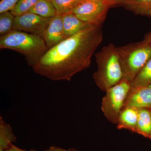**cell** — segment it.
Listing matches in <instances>:
<instances>
[{"label": "cell", "mask_w": 151, "mask_h": 151, "mask_svg": "<svg viewBox=\"0 0 151 151\" xmlns=\"http://www.w3.org/2000/svg\"><path fill=\"white\" fill-rule=\"evenodd\" d=\"M103 37L101 26H89L49 49L33 70L52 81H70L90 66Z\"/></svg>", "instance_id": "1"}, {"label": "cell", "mask_w": 151, "mask_h": 151, "mask_svg": "<svg viewBox=\"0 0 151 151\" xmlns=\"http://www.w3.org/2000/svg\"><path fill=\"white\" fill-rule=\"evenodd\" d=\"M97 69L93 74L97 87L103 92L122 81L123 72L117 47L109 44L95 54Z\"/></svg>", "instance_id": "2"}, {"label": "cell", "mask_w": 151, "mask_h": 151, "mask_svg": "<svg viewBox=\"0 0 151 151\" xmlns=\"http://www.w3.org/2000/svg\"><path fill=\"white\" fill-rule=\"evenodd\" d=\"M0 48L12 50L23 55L32 67L49 49L42 37L17 30L1 37Z\"/></svg>", "instance_id": "3"}, {"label": "cell", "mask_w": 151, "mask_h": 151, "mask_svg": "<svg viewBox=\"0 0 151 151\" xmlns=\"http://www.w3.org/2000/svg\"><path fill=\"white\" fill-rule=\"evenodd\" d=\"M123 79L132 82L151 58V45L145 40L117 47Z\"/></svg>", "instance_id": "4"}, {"label": "cell", "mask_w": 151, "mask_h": 151, "mask_svg": "<svg viewBox=\"0 0 151 151\" xmlns=\"http://www.w3.org/2000/svg\"><path fill=\"white\" fill-rule=\"evenodd\" d=\"M131 87V82L123 79L105 92L101 110L106 119L112 124L116 125L118 123Z\"/></svg>", "instance_id": "5"}, {"label": "cell", "mask_w": 151, "mask_h": 151, "mask_svg": "<svg viewBox=\"0 0 151 151\" xmlns=\"http://www.w3.org/2000/svg\"><path fill=\"white\" fill-rule=\"evenodd\" d=\"M113 6L108 0H84L71 12L90 25L101 26L109 9Z\"/></svg>", "instance_id": "6"}, {"label": "cell", "mask_w": 151, "mask_h": 151, "mask_svg": "<svg viewBox=\"0 0 151 151\" xmlns=\"http://www.w3.org/2000/svg\"><path fill=\"white\" fill-rule=\"evenodd\" d=\"M52 18L43 17L27 12L15 17L13 30L20 31L42 37Z\"/></svg>", "instance_id": "7"}, {"label": "cell", "mask_w": 151, "mask_h": 151, "mask_svg": "<svg viewBox=\"0 0 151 151\" xmlns=\"http://www.w3.org/2000/svg\"><path fill=\"white\" fill-rule=\"evenodd\" d=\"M127 107L151 110V84L131 88L124 108Z\"/></svg>", "instance_id": "8"}, {"label": "cell", "mask_w": 151, "mask_h": 151, "mask_svg": "<svg viewBox=\"0 0 151 151\" xmlns=\"http://www.w3.org/2000/svg\"><path fill=\"white\" fill-rule=\"evenodd\" d=\"M48 49L64 40L62 14H57L52 18L48 27L42 36Z\"/></svg>", "instance_id": "9"}, {"label": "cell", "mask_w": 151, "mask_h": 151, "mask_svg": "<svg viewBox=\"0 0 151 151\" xmlns=\"http://www.w3.org/2000/svg\"><path fill=\"white\" fill-rule=\"evenodd\" d=\"M139 109L132 107L124 108L119 116L117 125L119 129H126L136 133Z\"/></svg>", "instance_id": "10"}, {"label": "cell", "mask_w": 151, "mask_h": 151, "mask_svg": "<svg viewBox=\"0 0 151 151\" xmlns=\"http://www.w3.org/2000/svg\"><path fill=\"white\" fill-rule=\"evenodd\" d=\"M63 31L66 38L75 35L90 25L81 20L72 12L62 14Z\"/></svg>", "instance_id": "11"}, {"label": "cell", "mask_w": 151, "mask_h": 151, "mask_svg": "<svg viewBox=\"0 0 151 151\" xmlns=\"http://www.w3.org/2000/svg\"><path fill=\"white\" fill-rule=\"evenodd\" d=\"M121 6L135 14L151 18V0H127Z\"/></svg>", "instance_id": "12"}, {"label": "cell", "mask_w": 151, "mask_h": 151, "mask_svg": "<svg viewBox=\"0 0 151 151\" xmlns=\"http://www.w3.org/2000/svg\"><path fill=\"white\" fill-rule=\"evenodd\" d=\"M136 133L151 139V110L139 109Z\"/></svg>", "instance_id": "13"}, {"label": "cell", "mask_w": 151, "mask_h": 151, "mask_svg": "<svg viewBox=\"0 0 151 151\" xmlns=\"http://www.w3.org/2000/svg\"><path fill=\"white\" fill-rule=\"evenodd\" d=\"M28 12L32 13L45 18H52L56 11L51 0H39Z\"/></svg>", "instance_id": "14"}, {"label": "cell", "mask_w": 151, "mask_h": 151, "mask_svg": "<svg viewBox=\"0 0 151 151\" xmlns=\"http://www.w3.org/2000/svg\"><path fill=\"white\" fill-rule=\"evenodd\" d=\"M17 138L14 134L9 125L4 122L0 118V150H6L13 143L16 141Z\"/></svg>", "instance_id": "15"}, {"label": "cell", "mask_w": 151, "mask_h": 151, "mask_svg": "<svg viewBox=\"0 0 151 151\" xmlns=\"http://www.w3.org/2000/svg\"><path fill=\"white\" fill-rule=\"evenodd\" d=\"M151 84V58L146 63L134 80L131 82V88Z\"/></svg>", "instance_id": "16"}, {"label": "cell", "mask_w": 151, "mask_h": 151, "mask_svg": "<svg viewBox=\"0 0 151 151\" xmlns=\"http://www.w3.org/2000/svg\"><path fill=\"white\" fill-rule=\"evenodd\" d=\"M84 0H51L57 14L71 12L73 9Z\"/></svg>", "instance_id": "17"}, {"label": "cell", "mask_w": 151, "mask_h": 151, "mask_svg": "<svg viewBox=\"0 0 151 151\" xmlns=\"http://www.w3.org/2000/svg\"><path fill=\"white\" fill-rule=\"evenodd\" d=\"M14 16L10 11L0 14V35H6L13 30Z\"/></svg>", "instance_id": "18"}, {"label": "cell", "mask_w": 151, "mask_h": 151, "mask_svg": "<svg viewBox=\"0 0 151 151\" xmlns=\"http://www.w3.org/2000/svg\"><path fill=\"white\" fill-rule=\"evenodd\" d=\"M39 0H20L10 12L15 16L27 13Z\"/></svg>", "instance_id": "19"}, {"label": "cell", "mask_w": 151, "mask_h": 151, "mask_svg": "<svg viewBox=\"0 0 151 151\" xmlns=\"http://www.w3.org/2000/svg\"><path fill=\"white\" fill-rule=\"evenodd\" d=\"M20 0H1L0 2V14L11 11Z\"/></svg>", "instance_id": "20"}, {"label": "cell", "mask_w": 151, "mask_h": 151, "mask_svg": "<svg viewBox=\"0 0 151 151\" xmlns=\"http://www.w3.org/2000/svg\"><path fill=\"white\" fill-rule=\"evenodd\" d=\"M33 150V151H37L34 150ZM66 150H67L63 149L61 147H56V146H52V147L47 149V150L43 151H66Z\"/></svg>", "instance_id": "21"}, {"label": "cell", "mask_w": 151, "mask_h": 151, "mask_svg": "<svg viewBox=\"0 0 151 151\" xmlns=\"http://www.w3.org/2000/svg\"><path fill=\"white\" fill-rule=\"evenodd\" d=\"M5 151H28L25 150H22V149H20L18 147L15 145H14L13 144L8 149H7ZM29 151H33V150H31Z\"/></svg>", "instance_id": "22"}, {"label": "cell", "mask_w": 151, "mask_h": 151, "mask_svg": "<svg viewBox=\"0 0 151 151\" xmlns=\"http://www.w3.org/2000/svg\"><path fill=\"white\" fill-rule=\"evenodd\" d=\"M113 4L114 6H121L123 3L127 0H108Z\"/></svg>", "instance_id": "23"}, {"label": "cell", "mask_w": 151, "mask_h": 151, "mask_svg": "<svg viewBox=\"0 0 151 151\" xmlns=\"http://www.w3.org/2000/svg\"><path fill=\"white\" fill-rule=\"evenodd\" d=\"M144 40L147 42H149V43L151 45V32L148 35L146 36Z\"/></svg>", "instance_id": "24"}, {"label": "cell", "mask_w": 151, "mask_h": 151, "mask_svg": "<svg viewBox=\"0 0 151 151\" xmlns=\"http://www.w3.org/2000/svg\"><path fill=\"white\" fill-rule=\"evenodd\" d=\"M66 151H79L78 150H76V149L74 148L69 149L67 150Z\"/></svg>", "instance_id": "25"}, {"label": "cell", "mask_w": 151, "mask_h": 151, "mask_svg": "<svg viewBox=\"0 0 151 151\" xmlns=\"http://www.w3.org/2000/svg\"><path fill=\"white\" fill-rule=\"evenodd\" d=\"M0 151H5V150H0Z\"/></svg>", "instance_id": "26"}]
</instances>
